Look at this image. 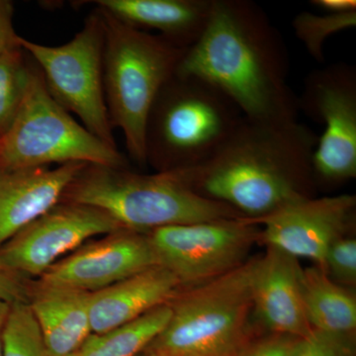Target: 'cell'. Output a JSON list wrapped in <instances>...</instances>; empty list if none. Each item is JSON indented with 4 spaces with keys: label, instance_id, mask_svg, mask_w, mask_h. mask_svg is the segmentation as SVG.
Returning a JSON list of instances; mask_svg holds the SVG:
<instances>
[{
    "label": "cell",
    "instance_id": "cell-1",
    "mask_svg": "<svg viewBox=\"0 0 356 356\" xmlns=\"http://www.w3.org/2000/svg\"><path fill=\"white\" fill-rule=\"evenodd\" d=\"M282 35L250 0H212L202 34L185 51L177 74L198 77L229 97L243 117L264 123L298 118Z\"/></svg>",
    "mask_w": 356,
    "mask_h": 356
},
{
    "label": "cell",
    "instance_id": "cell-2",
    "mask_svg": "<svg viewBox=\"0 0 356 356\" xmlns=\"http://www.w3.org/2000/svg\"><path fill=\"white\" fill-rule=\"evenodd\" d=\"M317 144L318 136L298 120L264 123L243 118L212 158L175 173L202 197L255 221L315 197Z\"/></svg>",
    "mask_w": 356,
    "mask_h": 356
},
{
    "label": "cell",
    "instance_id": "cell-3",
    "mask_svg": "<svg viewBox=\"0 0 356 356\" xmlns=\"http://www.w3.org/2000/svg\"><path fill=\"white\" fill-rule=\"evenodd\" d=\"M245 118L212 84L175 72L159 90L147 116L146 163L175 172L212 158Z\"/></svg>",
    "mask_w": 356,
    "mask_h": 356
},
{
    "label": "cell",
    "instance_id": "cell-4",
    "mask_svg": "<svg viewBox=\"0 0 356 356\" xmlns=\"http://www.w3.org/2000/svg\"><path fill=\"white\" fill-rule=\"evenodd\" d=\"M62 201L99 208L123 228L146 234L175 225L243 218L233 208L199 195L175 172L140 175L102 165L84 166Z\"/></svg>",
    "mask_w": 356,
    "mask_h": 356
},
{
    "label": "cell",
    "instance_id": "cell-5",
    "mask_svg": "<svg viewBox=\"0 0 356 356\" xmlns=\"http://www.w3.org/2000/svg\"><path fill=\"white\" fill-rule=\"evenodd\" d=\"M98 9L104 21L103 86L110 122L123 132L130 158L145 165L149 110L187 49Z\"/></svg>",
    "mask_w": 356,
    "mask_h": 356
},
{
    "label": "cell",
    "instance_id": "cell-6",
    "mask_svg": "<svg viewBox=\"0 0 356 356\" xmlns=\"http://www.w3.org/2000/svg\"><path fill=\"white\" fill-rule=\"evenodd\" d=\"M254 259L170 301V316L147 356H236L250 339Z\"/></svg>",
    "mask_w": 356,
    "mask_h": 356
},
{
    "label": "cell",
    "instance_id": "cell-7",
    "mask_svg": "<svg viewBox=\"0 0 356 356\" xmlns=\"http://www.w3.org/2000/svg\"><path fill=\"white\" fill-rule=\"evenodd\" d=\"M70 163L128 168L118 147L98 139L54 99L34 63L19 112L0 139V170Z\"/></svg>",
    "mask_w": 356,
    "mask_h": 356
},
{
    "label": "cell",
    "instance_id": "cell-8",
    "mask_svg": "<svg viewBox=\"0 0 356 356\" xmlns=\"http://www.w3.org/2000/svg\"><path fill=\"white\" fill-rule=\"evenodd\" d=\"M104 43V21L98 8L86 18L81 31L60 46L20 39L21 48L38 67L54 99L76 114L95 137L117 147L103 86Z\"/></svg>",
    "mask_w": 356,
    "mask_h": 356
},
{
    "label": "cell",
    "instance_id": "cell-9",
    "mask_svg": "<svg viewBox=\"0 0 356 356\" xmlns=\"http://www.w3.org/2000/svg\"><path fill=\"white\" fill-rule=\"evenodd\" d=\"M299 112L323 124L313 156L316 186L334 187L356 177V69L336 63L313 70L298 96Z\"/></svg>",
    "mask_w": 356,
    "mask_h": 356
},
{
    "label": "cell",
    "instance_id": "cell-10",
    "mask_svg": "<svg viewBox=\"0 0 356 356\" xmlns=\"http://www.w3.org/2000/svg\"><path fill=\"white\" fill-rule=\"evenodd\" d=\"M261 227L245 218L163 227L149 232L158 259L180 287L202 284L238 268L259 243Z\"/></svg>",
    "mask_w": 356,
    "mask_h": 356
},
{
    "label": "cell",
    "instance_id": "cell-11",
    "mask_svg": "<svg viewBox=\"0 0 356 356\" xmlns=\"http://www.w3.org/2000/svg\"><path fill=\"white\" fill-rule=\"evenodd\" d=\"M123 227L108 213L86 204L60 201L0 247V259L35 280L64 255Z\"/></svg>",
    "mask_w": 356,
    "mask_h": 356
},
{
    "label": "cell",
    "instance_id": "cell-12",
    "mask_svg": "<svg viewBox=\"0 0 356 356\" xmlns=\"http://www.w3.org/2000/svg\"><path fill=\"white\" fill-rule=\"evenodd\" d=\"M356 196L353 194L297 201L269 216L248 221L261 227L259 243L305 259L324 270L332 243L350 235L355 227Z\"/></svg>",
    "mask_w": 356,
    "mask_h": 356
},
{
    "label": "cell",
    "instance_id": "cell-13",
    "mask_svg": "<svg viewBox=\"0 0 356 356\" xmlns=\"http://www.w3.org/2000/svg\"><path fill=\"white\" fill-rule=\"evenodd\" d=\"M156 266L158 259L149 234L122 228L84 243L33 282L95 293Z\"/></svg>",
    "mask_w": 356,
    "mask_h": 356
},
{
    "label": "cell",
    "instance_id": "cell-14",
    "mask_svg": "<svg viewBox=\"0 0 356 356\" xmlns=\"http://www.w3.org/2000/svg\"><path fill=\"white\" fill-rule=\"evenodd\" d=\"M302 274L299 259L277 248L266 247L254 257L252 313L269 332L306 339L313 332L304 310Z\"/></svg>",
    "mask_w": 356,
    "mask_h": 356
},
{
    "label": "cell",
    "instance_id": "cell-15",
    "mask_svg": "<svg viewBox=\"0 0 356 356\" xmlns=\"http://www.w3.org/2000/svg\"><path fill=\"white\" fill-rule=\"evenodd\" d=\"M86 163L0 170V247L60 202Z\"/></svg>",
    "mask_w": 356,
    "mask_h": 356
},
{
    "label": "cell",
    "instance_id": "cell-16",
    "mask_svg": "<svg viewBox=\"0 0 356 356\" xmlns=\"http://www.w3.org/2000/svg\"><path fill=\"white\" fill-rule=\"evenodd\" d=\"M180 289L173 274L156 266L90 293L89 315L93 334L111 331L137 320L168 304Z\"/></svg>",
    "mask_w": 356,
    "mask_h": 356
},
{
    "label": "cell",
    "instance_id": "cell-17",
    "mask_svg": "<svg viewBox=\"0 0 356 356\" xmlns=\"http://www.w3.org/2000/svg\"><path fill=\"white\" fill-rule=\"evenodd\" d=\"M96 7L127 24L156 32L180 48L189 49L207 24L212 0H95Z\"/></svg>",
    "mask_w": 356,
    "mask_h": 356
},
{
    "label": "cell",
    "instance_id": "cell-18",
    "mask_svg": "<svg viewBox=\"0 0 356 356\" xmlns=\"http://www.w3.org/2000/svg\"><path fill=\"white\" fill-rule=\"evenodd\" d=\"M29 306L49 356H69L92 332L90 293L33 282Z\"/></svg>",
    "mask_w": 356,
    "mask_h": 356
},
{
    "label": "cell",
    "instance_id": "cell-19",
    "mask_svg": "<svg viewBox=\"0 0 356 356\" xmlns=\"http://www.w3.org/2000/svg\"><path fill=\"white\" fill-rule=\"evenodd\" d=\"M302 297L312 330L336 334H355V295L334 282L320 267L303 268Z\"/></svg>",
    "mask_w": 356,
    "mask_h": 356
},
{
    "label": "cell",
    "instance_id": "cell-20",
    "mask_svg": "<svg viewBox=\"0 0 356 356\" xmlns=\"http://www.w3.org/2000/svg\"><path fill=\"white\" fill-rule=\"evenodd\" d=\"M168 303L127 325L102 334H91L69 356H137L144 353L168 323L170 316Z\"/></svg>",
    "mask_w": 356,
    "mask_h": 356
},
{
    "label": "cell",
    "instance_id": "cell-21",
    "mask_svg": "<svg viewBox=\"0 0 356 356\" xmlns=\"http://www.w3.org/2000/svg\"><path fill=\"white\" fill-rule=\"evenodd\" d=\"M33 67L34 62L22 48L0 55V139L19 112Z\"/></svg>",
    "mask_w": 356,
    "mask_h": 356
},
{
    "label": "cell",
    "instance_id": "cell-22",
    "mask_svg": "<svg viewBox=\"0 0 356 356\" xmlns=\"http://www.w3.org/2000/svg\"><path fill=\"white\" fill-rule=\"evenodd\" d=\"M356 11L344 13H313L303 11L292 21L296 38L305 47L309 55L318 63L325 60V44L337 33L353 29Z\"/></svg>",
    "mask_w": 356,
    "mask_h": 356
},
{
    "label": "cell",
    "instance_id": "cell-23",
    "mask_svg": "<svg viewBox=\"0 0 356 356\" xmlns=\"http://www.w3.org/2000/svg\"><path fill=\"white\" fill-rule=\"evenodd\" d=\"M2 356H49L29 304L10 305L2 334Z\"/></svg>",
    "mask_w": 356,
    "mask_h": 356
},
{
    "label": "cell",
    "instance_id": "cell-24",
    "mask_svg": "<svg viewBox=\"0 0 356 356\" xmlns=\"http://www.w3.org/2000/svg\"><path fill=\"white\" fill-rule=\"evenodd\" d=\"M324 271L337 284L355 286L356 283V240L353 235L336 241L325 255Z\"/></svg>",
    "mask_w": 356,
    "mask_h": 356
},
{
    "label": "cell",
    "instance_id": "cell-25",
    "mask_svg": "<svg viewBox=\"0 0 356 356\" xmlns=\"http://www.w3.org/2000/svg\"><path fill=\"white\" fill-rule=\"evenodd\" d=\"M297 356H355V334H336L313 330L304 339Z\"/></svg>",
    "mask_w": 356,
    "mask_h": 356
},
{
    "label": "cell",
    "instance_id": "cell-26",
    "mask_svg": "<svg viewBox=\"0 0 356 356\" xmlns=\"http://www.w3.org/2000/svg\"><path fill=\"white\" fill-rule=\"evenodd\" d=\"M304 339L269 332L259 339H252L250 337L236 356H297Z\"/></svg>",
    "mask_w": 356,
    "mask_h": 356
},
{
    "label": "cell",
    "instance_id": "cell-27",
    "mask_svg": "<svg viewBox=\"0 0 356 356\" xmlns=\"http://www.w3.org/2000/svg\"><path fill=\"white\" fill-rule=\"evenodd\" d=\"M33 280L16 273L0 259V303H29Z\"/></svg>",
    "mask_w": 356,
    "mask_h": 356
},
{
    "label": "cell",
    "instance_id": "cell-28",
    "mask_svg": "<svg viewBox=\"0 0 356 356\" xmlns=\"http://www.w3.org/2000/svg\"><path fill=\"white\" fill-rule=\"evenodd\" d=\"M13 13V2L0 0V55L21 48V36L14 29Z\"/></svg>",
    "mask_w": 356,
    "mask_h": 356
},
{
    "label": "cell",
    "instance_id": "cell-29",
    "mask_svg": "<svg viewBox=\"0 0 356 356\" xmlns=\"http://www.w3.org/2000/svg\"><path fill=\"white\" fill-rule=\"evenodd\" d=\"M311 3L322 13H344L356 11L355 0H313Z\"/></svg>",
    "mask_w": 356,
    "mask_h": 356
},
{
    "label": "cell",
    "instance_id": "cell-30",
    "mask_svg": "<svg viewBox=\"0 0 356 356\" xmlns=\"http://www.w3.org/2000/svg\"><path fill=\"white\" fill-rule=\"evenodd\" d=\"M9 308H10L9 304L0 303V356H2V334H3L4 325H6Z\"/></svg>",
    "mask_w": 356,
    "mask_h": 356
},
{
    "label": "cell",
    "instance_id": "cell-31",
    "mask_svg": "<svg viewBox=\"0 0 356 356\" xmlns=\"http://www.w3.org/2000/svg\"><path fill=\"white\" fill-rule=\"evenodd\" d=\"M137 356H147V355H146V353H140V355H138Z\"/></svg>",
    "mask_w": 356,
    "mask_h": 356
}]
</instances>
